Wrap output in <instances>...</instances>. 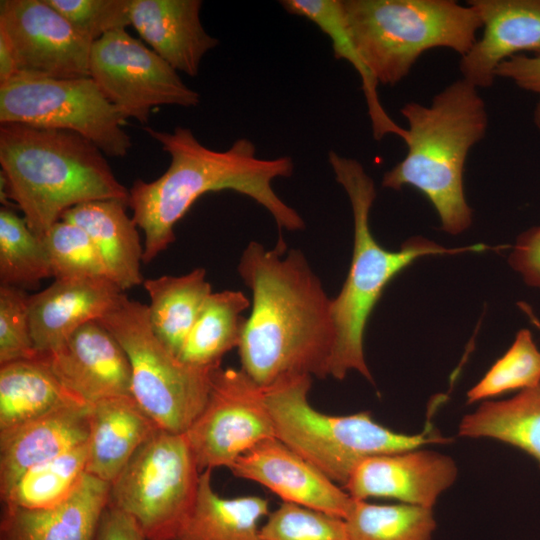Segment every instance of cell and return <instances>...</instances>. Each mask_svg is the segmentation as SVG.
<instances>
[{
	"label": "cell",
	"instance_id": "1",
	"mask_svg": "<svg viewBox=\"0 0 540 540\" xmlns=\"http://www.w3.org/2000/svg\"><path fill=\"white\" fill-rule=\"evenodd\" d=\"M237 271L252 293L238 346L240 368L262 387L289 375L329 376L336 338L332 299L305 255L287 251L281 237L272 249L252 241Z\"/></svg>",
	"mask_w": 540,
	"mask_h": 540
},
{
	"label": "cell",
	"instance_id": "2",
	"mask_svg": "<svg viewBox=\"0 0 540 540\" xmlns=\"http://www.w3.org/2000/svg\"><path fill=\"white\" fill-rule=\"evenodd\" d=\"M145 131L170 156L168 169L157 179L134 181L128 206L144 232L143 263L151 262L175 240L174 228L195 201L208 192L232 190L264 207L279 229L305 228L301 215L274 191L276 178L291 177L290 156L266 159L257 156L255 144L240 138L224 151L202 145L189 128L173 132L146 126Z\"/></svg>",
	"mask_w": 540,
	"mask_h": 540
},
{
	"label": "cell",
	"instance_id": "3",
	"mask_svg": "<svg viewBox=\"0 0 540 540\" xmlns=\"http://www.w3.org/2000/svg\"><path fill=\"white\" fill-rule=\"evenodd\" d=\"M103 152L82 135L21 123H0V195L22 211L42 239L62 215L79 204L119 200L129 189L114 175Z\"/></svg>",
	"mask_w": 540,
	"mask_h": 540
},
{
	"label": "cell",
	"instance_id": "4",
	"mask_svg": "<svg viewBox=\"0 0 540 540\" xmlns=\"http://www.w3.org/2000/svg\"><path fill=\"white\" fill-rule=\"evenodd\" d=\"M405 157L385 172L382 186H411L434 206L441 229L459 234L472 223L464 192L465 163L471 148L486 135L488 114L478 89L458 79L438 92L429 105L407 102Z\"/></svg>",
	"mask_w": 540,
	"mask_h": 540
},
{
	"label": "cell",
	"instance_id": "5",
	"mask_svg": "<svg viewBox=\"0 0 540 540\" xmlns=\"http://www.w3.org/2000/svg\"><path fill=\"white\" fill-rule=\"evenodd\" d=\"M328 161L336 181L348 196L354 224L349 272L340 292L331 301L336 338L329 363V376L343 380L353 370L373 383L365 361L364 333L371 312L389 282L418 258L479 252L488 247L477 244L446 248L416 236L407 239L397 251L385 249L373 236L369 224L370 210L376 198L373 179L354 158L331 150Z\"/></svg>",
	"mask_w": 540,
	"mask_h": 540
},
{
	"label": "cell",
	"instance_id": "6",
	"mask_svg": "<svg viewBox=\"0 0 540 540\" xmlns=\"http://www.w3.org/2000/svg\"><path fill=\"white\" fill-rule=\"evenodd\" d=\"M344 24L363 65L383 85L407 77L430 49L465 55L482 28L476 10L453 0H341Z\"/></svg>",
	"mask_w": 540,
	"mask_h": 540
},
{
	"label": "cell",
	"instance_id": "7",
	"mask_svg": "<svg viewBox=\"0 0 540 540\" xmlns=\"http://www.w3.org/2000/svg\"><path fill=\"white\" fill-rule=\"evenodd\" d=\"M311 383L310 375H289L265 387L275 436L341 487L366 458L450 441L431 424L421 433L405 434L369 412L322 413L309 402Z\"/></svg>",
	"mask_w": 540,
	"mask_h": 540
},
{
	"label": "cell",
	"instance_id": "8",
	"mask_svg": "<svg viewBox=\"0 0 540 540\" xmlns=\"http://www.w3.org/2000/svg\"><path fill=\"white\" fill-rule=\"evenodd\" d=\"M98 321L128 356L133 399L158 428L185 433L206 405L217 367L182 362L154 334L148 306L125 294Z\"/></svg>",
	"mask_w": 540,
	"mask_h": 540
},
{
	"label": "cell",
	"instance_id": "9",
	"mask_svg": "<svg viewBox=\"0 0 540 540\" xmlns=\"http://www.w3.org/2000/svg\"><path fill=\"white\" fill-rule=\"evenodd\" d=\"M201 471L185 433L157 428L111 483L109 504L147 540H173L196 500Z\"/></svg>",
	"mask_w": 540,
	"mask_h": 540
},
{
	"label": "cell",
	"instance_id": "10",
	"mask_svg": "<svg viewBox=\"0 0 540 540\" xmlns=\"http://www.w3.org/2000/svg\"><path fill=\"white\" fill-rule=\"evenodd\" d=\"M0 123L76 132L110 157L131 147L126 123L91 77L51 79L18 76L0 84Z\"/></svg>",
	"mask_w": 540,
	"mask_h": 540
},
{
	"label": "cell",
	"instance_id": "11",
	"mask_svg": "<svg viewBox=\"0 0 540 540\" xmlns=\"http://www.w3.org/2000/svg\"><path fill=\"white\" fill-rule=\"evenodd\" d=\"M89 73L124 118L142 124H147L154 106L190 108L200 102L199 93L174 68L125 29L109 32L92 44Z\"/></svg>",
	"mask_w": 540,
	"mask_h": 540
},
{
	"label": "cell",
	"instance_id": "12",
	"mask_svg": "<svg viewBox=\"0 0 540 540\" xmlns=\"http://www.w3.org/2000/svg\"><path fill=\"white\" fill-rule=\"evenodd\" d=\"M185 435L201 472L230 469L252 447L276 437L266 388L241 368H215L206 405Z\"/></svg>",
	"mask_w": 540,
	"mask_h": 540
},
{
	"label": "cell",
	"instance_id": "13",
	"mask_svg": "<svg viewBox=\"0 0 540 540\" xmlns=\"http://www.w3.org/2000/svg\"><path fill=\"white\" fill-rule=\"evenodd\" d=\"M0 36L15 58V78L90 77L93 43L82 37L46 0H1Z\"/></svg>",
	"mask_w": 540,
	"mask_h": 540
},
{
	"label": "cell",
	"instance_id": "14",
	"mask_svg": "<svg viewBox=\"0 0 540 540\" xmlns=\"http://www.w3.org/2000/svg\"><path fill=\"white\" fill-rule=\"evenodd\" d=\"M457 475L450 456L417 448L366 458L355 467L343 489L356 500L386 498L433 508Z\"/></svg>",
	"mask_w": 540,
	"mask_h": 540
},
{
	"label": "cell",
	"instance_id": "15",
	"mask_svg": "<svg viewBox=\"0 0 540 540\" xmlns=\"http://www.w3.org/2000/svg\"><path fill=\"white\" fill-rule=\"evenodd\" d=\"M43 356L60 382L88 404L131 396L128 356L98 320L82 325L54 351Z\"/></svg>",
	"mask_w": 540,
	"mask_h": 540
},
{
	"label": "cell",
	"instance_id": "16",
	"mask_svg": "<svg viewBox=\"0 0 540 540\" xmlns=\"http://www.w3.org/2000/svg\"><path fill=\"white\" fill-rule=\"evenodd\" d=\"M293 503L344 518L352 497L340 485L276 437L241 455L230 468Z\"/></svg>",
	"mask_w": 540,
	"mask_h": 540
},
{
	"label": "cell",
	"instance_id": "17",
	"mask_svg": "<svg viewBox=\"0 0 540 540\" xmlns=\"http://www.w3.org/2000/svg\"><path fill=\"white\" fill-rule=\"evenodd\" d=\"M482 35L461 57L462 79L477 89L490 87L497 67L516 55L540 56V0H470Z\"/></svg>",
	"mask_w": 540,
	"mask_h": 540
},
{
	"label": "cell",
	"instance_id": "18",
	"mask_svg": "<svg viewBox=\"0 0 540 540\" xmlns=\"http://www.w3.org/2000/svg\"><path fill=\"white\" fill-rule=\"evenodd\" d=\"M122 291L105 277L55 279L30 295L29 319L39 355L54 351L82 325L99 320L121 299Z\"/></svg>",
	"mask_w": 540,
	"mask_h": 540
},
{
	"label": "cell",
	"instance_id": "19",
	"mask_svg": "<svg viewBox=\"0 0 540 540\" xmlns=\"http://www.w3.org/2000/svg\"><path fill=\"white\" fill-rule=\"evenodd\" d=\"M201 7V0H131V26L177 72L195 77L218 45L202 26Z\"/></svg>",
	"mask_w": 540,
	"mask_h": 540
},
{
	"label": "cell",
	"instance_id": "20",
	"mask_svg": "<svg viewBox=\"0 0 540 540\" xmlns=\"http://www.w3.org/2000/svg\"><path fill=\"white\" fill-rule=\"evenodd\" d=\"M90 405L75 402L0 433V497L31 467L88 441Z\"/></svg>",
	"mask_w": 540,
	"mask_h": 540
},
{
	"label": "cell",
	"instance_id": "21",
	"mask_svg": "<svg viewBox=\"0 0 540 540\" xmlns=\"http://www.w3.org/2000/svg\"><path fill=\"white\" fill-rule=\"evenodd\" d=\"M111 484L86 474L62 503L48 509L2 504L0 540H92Z\"/></svg>",
	"mask_w": 540,
	"mask_h": 540
},
{
	"label": "cell",
	"instance_id": "22",
	"mask_svg": "<svg viewBox=\"0 0 540 540\" xmlns=\"http://www.w3.org/2000/svg\"><path fill=\"white\" fill-rule=\"evenodd\" d=\"M89 405L87 473L111 484L158 427L132 396Z\"/></svg>",
	"mask_w": 540,
	"mask_h": 540
},
{
	"label": "cell",
	"instance_id": "23",
	"mask_svg": "<svg viewBox=\"0 0 540 540\" xmlns=\"http://www.w3.org/2000/svg\"><path fill=\"white\" fill-rule=\"evenodd\" d=\"M127 206L119 200L90 201L70 208L61 217L88 234L109 278L122 291L144 282L141 274L144 247L137 224L126 212Z\"/></svg>",
	"mask_w": 540,
	"mask_h": 540
},
{
	"label": "cell",
	"instance_id": "24",
	"mask_svg": "<svg viewBox=\"0 0 540 540\" xmlns=\"http://www.w3.org/2000/svg\"><path fill=\"white\" fill-rule=\"evenodd\" d=\"M75 402L43 355L0 365V433Z\"/></svg>",
	"mask_w": 540,
	"mask_h": 540
},
{
	"label": "cell",
	"instance_id": "25",
	"mask_svg": "<svg viewBox=\"0 0 540 540\" xmlns=\"http://www.w3.org/2000/svg\"><path fill=\"white\" fill-rule=\"evenodd\" d=\"M269 502L260 496L221 497L212 470L201 472L195 503L173 540H261Z\"/></svg>",
	"mask_w": 540,
	"mask_h": 540
},
{
	"label": "cell",
	"instance_id": "26",
	"mask_svg": "<svg viewBox=\"0 0 540 540\" xmlns=\"http://www.w3.org/2000/svg\"><path fill=\"white\" fill-rule=\"evenodd\" d=\"M148 317L157 338L176 356L194 325L206 299L212 293L204 268L180 276L163 275L146 279Z\"/></svg>",
	"mask_w": 540,
	"mask_h": 540
},
{
	"label": "cell",
	"instance_id": "27",
	"mask_svg": "<svg viewBox=\"0 0 540 540\" xmlns=\"http://www.w3.org/2000/svg\"><path fill=\"white\" fill-rule=\"evenodd\" d=\"M458 435L490 438L533 457L540 468V386L506 400H486L463 417Z\"/></svg>",
	"mask_w": 540,
	"mask_h": 540
},
{
	"label": "cell",
	"instance_id": "28",
	"mask_svg": "<svg viewBox=\"0 0 540 540\" xmlns=\"http://www.w3.org/2000/svg\"><path fill=\"white\" fill-rule=\"evenodd\" d=\"M250 306L242 291L212 292L184 342L179 359L195 367L221 366L223 356L240 344L247 318L243 312Z\"/></svg>",
	"mask_w": 540,
	"mask_h": 540
},
{
	"label": "cell",
	"instance_id": "29",
	"mask_svg": "<svg viewBox=\"0 0 540 540\" xmlns=\"http://www.w3.org/2000/svg\"><path fill=\"white\" fill-rule=\"evenodd\" d=\"M280 4L288 13L314 23L329 37L334 56L345 59L358 72L374 138L381 140L393 134L405 140L407 129L400 127L384 110L377 93L378 84L363 65L350 40L344 24L341 0H283Z\"/></svg>",
	"mask_w": 540,
	"mask_h": 540
},
{
	"label": "cell",
	"instance_id": "30",
	"mask_svg": "<svg viewBox=\"0 0 540 540\" xmlns=\"http://www.w3.org/2000/svg\"><path fill=\"white\" fill-rule=\"evenodd\" d=\"M88 441L25 471L2 504L23 509H48L65 501L87 474Z\"/></svg>",
	"mask_w": 540,
	"mask_h": 540
},
{
	"label": "cell",
	"instance_id": "31",
	"mask_svg": "<svg viewBox=\"0 0 540 540\" xmlns=\"http://www.w3.org/2000/svg\"><path fill=\"white\" fill-rule=\"evenodd\" d=\"M344 520L349 540H432L436 529L433 508L353 498Z\"/></svg>",
	"mask_w": 540,
	"mask_h": 540
},
{
	"label": "cell",
	"instance_id": "32",
	"mask_svg": "<svg viewBox=\"0 0 540 540\" xmlns=\"http://www.w3.org/2000/svg\"><path fill=\"white\" fill-rule=\"evenodd\" d=\"M52 277L48 254L40 239L9 207L0 209V285L35 288Z\"/></svg>",
	"mask_w": 540,
	"mask_h": 540
},
{
	"label": "cell",
	"instance_id": "33",
	"mask_svg": "<svg viewBox=\"0 0 540 540\" xmlns=\"http://www.w3.org/2000/svg\"><path fill=\"white\" fill-rule=\"evenodd\" d=\"M540 386V350L528 329H521L509 349L467 392V404L491 400L514 390Z\"/></svg>",
	"mask_w": 540,
	"mask_h": 540
},
{
	"label": "cell",
	"instance_id": "34",
	"mask_svg": "<svg viewBox=\"0 0 540 540\" xmlns=\"http://www.w3.org/2000/svg\"><path fill=\"white\" fill-rule=\"evenodd\" d=\"M42 241L54 279L109 278L97 248L81 227L60 220Z\"/></svg>",
	"mask_w": 540,
	"mask_h": 540
},
{
	"label": "cell",
	"instance_id": "35",
	"mask_svg": "<svg viewBox=\"0 0 540 540\" xmlns=\"http://www.w3.org/2000/svg\"><path fill=\"white\" fill-rule=\"evenodd\" d=\"M260 536L261 540H349L344 518L287 502L269 513Z\"/></svg>",
	"mask_w": 540,
	"mask_h": 540
},
{
	"label": "cell",
	"instance_id": "36",
	"mask_svg": "<svg viewBox=\"0 0 540 540\" xmlns=\"http://www.w3.org/2000/svg\"><path fill=\"white\" fill-rule=\"evenodd\" d=\"M85 39L94 43L105 34L131 25V0H46Z\"/></svg>",
	"mask_w": 540,
	"mask_h": 540
},
{
	"label": "cell",
	"instance_id": "37",
	"mask_svg": "<svg viewBox=\"0 0 540 540\" xmlns=\"http://www.w3.org/2000/svg\"><path fill=\"white\" fill-rule=\"evenodd\" d=\"M29 298L24 289L0 285V365L39 355L31 334Z\"/></svg>",
	"mask_w": 540,
	"mask_h": 540
},
{
	"label": "cell",
	"instance_id": "38",
	"mask_svg": "<svg viewBox=\"0 0 540 540\" xmlns=\"http://www.w3.org/2000/svg\"><path fill=\"white\" fill-rule=\"evenodd\" d=\"M495 76L509 79L520 89L537 95L533 121L540 130V56H513L497 67Z\"/></svg>",
	"mask_w": 540,
	"mask_h": 540
},
{
	"label": "cell",
	"instance_id": "39",
	"mask_svg": "<svg viewBox=\"0 0 540 540\" xmlns=\"http://www.w3.org/2000/svg\"><path fill=\"white\" fill-rule=\"evenodd\" d=\"M508 262L528 286L540 289V226L526 230L517 238Z\"/></svg>",
	"mask_w": 540,
	"mask_h": 540
},
{
	"label": "cell",
	"instance_id": "40",
	"mask_svg": "<svg viewBox=\"0 0 540 540\" xmlns=\"http://www.w3.org/2000/svg\"><path fill=\"white\" fill-rule=\"evenodd\" d=\"M92 540H147V538L130 515L108 503Z\"/></svg>",
	"mask_w": 540,
	"mask_h": 540
},
{
	"label": "cell",
	"instance_id": "41",
	"mask_svg": "<svg viewBox=\"0 0 540 540\" xmlns=\"http://www.w3.org/2000/svg\"><path fill=\"white\" fill-rule=\"evenodd\" d=\"M17 75L16 61L6 40L0 36V84L11 81Z\"/></svg>",
	"mask_w": 540,
	"mask_h": 540
},
{
	"label": "cell",
	"instance_id": "42",
	"mask_svg": "<svg viewBox=\"0 0 540 540\" xmlns=\"http://www.w3.org/2000/svg\"><path fill=\"white\" fill-rule=\"evenodd\" d=\"M519 306L525 312V314L529 317L531 322L540 330V321L532 312V309L529 307V305H527L526 303L520 302Z\"/></svg>",
	"mask_w": 540,
	"mask_h": 540
}]
</instances>
